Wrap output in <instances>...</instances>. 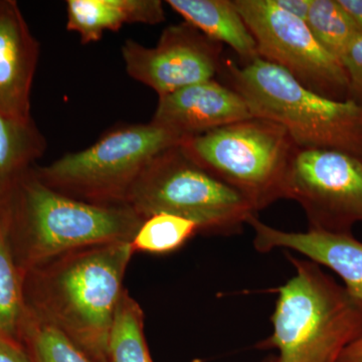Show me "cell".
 Returning a JSON list of instances; mask_svg holds the SVG:
<instances>
[{
  "mask_svg": "<svg viewBox=\"0 0 362 362\" xmlns=\"http://www.w3.org/2000/svg\"><path fill=\"white\" fill-rule=\"evenodd\" d=\"M133 252L131 242L94 245L25 272L26 307L63 331L93 361L109 362V334Z\"/></svg>",
  "mask_w": 362,
  "mask_h": 362,
  "instance_id": "obj_1",
  "label": "cell"
},
{
  "mask_svg": "<svg viewBox=\"0 0 362 362\" xmlns=\"http://www.w3.org/2000/svg\"><path fill=\"white\" fill-rule=\"evenodd\" d=\"M0 206L23 274L82 247L132 242L144 221L126 204H92L59 192L40 180L33 168Z\"/></svg>",
  "mask_w": 362,
  "mask_h": 362,
  "instance_id": "obj_2",
  "label": "cell"
},
{
  "mask_svg": "<svg viewBox=\"0 0 362 362\" xmlns=\"http://www.w3.org/2000/svg\"><path fill=\"white\" fill-rule=\"evenodd\" d=\"M288 259L295 275L279 287L273 333L262 343L278 354L265 362H338L362 334V306L314 262Z\"/></svg>",
  "mask_w": 362,
  "mask_h": 362,
  "instance_id": "obj_3",
  "label": "cell"
},
{
  "mask_svg": "<svg viewBox=\"0 0 362 362\" xmlns=\"http://www.w3.org/2000/svg\"><path fill=\"white\" fill-rule=\"evenodd\" d=\"M223 66L252 115L280 124L298 148L338 150L362 158V105L324 97L259 57L242 66L233 61Z\"/></svg>",
  "mask_w": 362,
  "mask_h": 362,
  "instance_id": "obj_4",
  "label": "cell"
},
{
  "mask_svg": "<svg viewBox=\"0 0 362 362\" xmlns=\"http://www.w3.org/2000/svg\"><path fill=\"white\" fill-rule=\"evenodd\" d=\"M180 147L237 190L256 213L285 199L286 178L298 149L283 126L259 117L185 138Z\"/></svg>",
  "mask_w": 362,
  "mask_h": 362,
  "instance_id": "obj_5",
  "label": "cell"
},
{
  "mask_svg": "<svg viewBox=\"0 0 362 362\" xmlns=\"http://www.w3.org/2000/svg\"><path fill=\"white\" fill-rule=\"evenodd\" d=\"M143 218L166 213L197 223L202 233L233 235L256 211L233 187L195 163L181 149L171 147L153 159L125 199Z\"/></svg>",
  "mask_w": 362,
  "mask_h": 362,
  "instance_id": "obj_6",
  "label": "cell"
},
{
  "mask_svg": "<svg viewBox=\"0 0 362 362\" xmlns=\"http://www.w3.org/2000/svg\"><path fill=\"white\" fill-rule=\"evenodd\" d=\"M182 140L152 122L121 126L92 146L33 170L49 187L81 201L125 204L131 188L150 162Z\"/></svg>",
  "mask_w": 362,
  "mask_h": 362,
  "instance_id": "obj_7",
  "label": "cell"
},
{
  "mask_svg": "<svg viewBox=\"0 0 362 362\" xmlns=\"http://www.w3.org/2000/svg\"><path fill=\"white\" fill-rule=\"evenodd\" d=\"M251 32L259 58L280 66L313 92L347 100L349 80L341 62L317 42L304 21L273 0H233Z\"/></svg>",
  "mask_w": 362,
  "mask_h": 362,
  "instance_id": "obj_8",
  "label": "cell"
},
{
  "mask_svg": "<svg viewBox=\"0 0 362 362\" xmlns=\"http://www.w3.org/2000/svg\"><path fill=\"white\" fill-rule=\"evenodd\" d=\"M285 199L303 209L310 230L351 233L362 223V158L338 150L298 148Z\"/></svg>",
  "mask_w": 362,
  "mask_h": 362,
  "instance_id": "obj_9",
  "label": "cell"
},
{
  "mask_svg": "<svg viewBox=\"0 0 362 362\" xmlns=\"http://www.w3.org/2000/svg\"><path fill=\"white\" fill-rule=\"evenodd\" d=\"M221 51L223 45L187 21L166 28L156 47L127 40L121 49L128 75L158 97L214 80L223 70Z\"/></svg>",
  "mask_w": 362,
  "mask_h": 362,
  "instance_id": "obj_10",
  "label": "cell"
},
{
  "mask_svg": "<svg viewBox=\"0 0 362 362\" xmlns=\"http://www.w3.org/2000/svg\"><path fill=\"white\" fill-rule=\"evenodd\" d=\"M252 117L239 93L214 78L159 97L151 122L185 139Z\"/></svg>",
  "mask_w": 362,
  "mask_h": 362,
  "instance_id": "obj_11",
  "label": "cell"
},
{
  "mask_svg": "<svg viewBox=\"0 0 362 362\" xmlns=\"http://www.w3.org/2000/svg\"><path fill=\"white\" fill-rule=\"evenodd\" d=\"M254 230V247L269 252L290 250L337 274L350 296L362 306V243L351 233H337L310 230L285 232L266 225L257 216L250 218Z\"/></svg>",
  "mask_w": 362,
  "mask_h": 362,
  "instance_id": "obj_12",
  "label": "cell"
},
{
  "mask_svg": "<svg viewBox=\"0 0 362 362\" xmlns=\"http://www.w3.org/2000/svg\"><path fill=\"white\" fill-rule=\"evenodd\" d=\"M40 44L18 2L0 0V114L28 122Z\"/></svg>",
  "mask_w": 362,
  "mask_h": 362,
  "instance_id": "obj_13",
  "label": "cell"
},
{
  "mask_svg": "<svg viewBox=\"0 0 362 362\" xmlns=\"http://www.w3.org/2000/svg\"><path fill=\"white\" fill-rule=\"evenodd\" d=\"M66 28L83 44L98 42L126 23L157 25L165 20L160 0H68Z\"/></svg>",
  "mask_w": 362,
  "mask_h": 362,
  "instance_id": "obj_14",
  "label": "cell"
},
{
  "mask_svg": "<svg viewBox=\"0 0 362 362\" xmlns=\"http://www.w3.org/2000/svg\"><path fill=\"white\" fill-rule=\"evenodd\" d=\"M173 11L207 37L228 45L246 61L258 57L251 32L230 0H168Z\"/></svg>",
  "mask_w": 362,
  "mask_h": 362,
  "instance_id": "obj_15",
  "label": "cell"
},
{
  "mask_svg": "<svg viewBox=\"0 0 362 362\" xmlns=\"http://www.w3.org/2000/svg\"><path fill=\"white\" fill-rule=\"evenodd\" d=\"M45 148L47 141L33 120L23 122L0 114V206Z\"/></svg>",
  "mask_w": 362,
  "mask_h": 362,
  "instance_id": "obj_16",
  "label": "cell"
},
{
  "mask_svg": "<svg viewBox=\"0 0 362 362\" xmlns=\"http://www.w3.org/2000/svg\"><path fill=\"white\" fill-rule=\"evenodd\" d=\"M25 312L23 275L16 264L4 216L0 228V333L21 341Z\"/></svg>",
  "mask_w": 362,
  "mask_h": 362,
  "instance_id": "obj_17",
  "label": "cell"
},
{
  "mask_svg": "<svg viewBox=\"0 0 362 362\" xmlns=\"http://www.w3.org/2000/svg\"><path fill=\"white\" fill-rule=\"evenodd\" d=\"M20 339L32 362H94L63 331L28 307Z\"/></svg>",
  "mask_w": 362,
  "mask_h": 362,
  "instance_id": "obj_18",
  "label": "cell"
},
{
  "mask_svg": "<svg viewBox=\"0 0 362 362\" xmlns=\"http://www.w3.org/2000/svg\"><path fill=\"white\" fill-rule=\"evenodd\" d=\"M109 362H153L144 334V314L124 291L117 306L108 341Z\"/></svg>",
  "mask_w": 362,
  "mask_h": 362,
  "instance_id": "obj_19",
  "label": "cell"
},
{
  "mask_svg": "<svg viewBox=\"0 0 362 362\" xmlns=\"http://www.w3.org/2000/svg\"><path fill=\"white\" fill-rule=\"evenodd\" d=\"M199 232L194 221L175 214H156L143 221L131 244L134 252L165 255L180 249Z\"/></svg>",
  "mask_w": 362,
  "mask_h": 362,
  "instance_id": "obj_20",
  "label": "cell"
},
{
  "mask_svg": "<svg viewBox=\"0 0 362 362\" xmlns=\"http://www.w3.org/2000/svg\"><path fill=\"white\" fill-rule=\"evenodd\" d=\"M305 23L317 42L339 59L359 33L337 0H311Z\"/></svg>",
  "mask_w": 362,
  "mask_h": 362,
  "instance_id": "obj_21",
  "label": "cell"
},
{
  "mask_svg": "<svg viewBox=\"0 0 362 362\" xmlns=\"http://www.w3.org/2000/svg\"><path fill=\"white\" fill-rule=\"evenodd\" d=\"M340 62L349 80L347 99L362 105V33L352 40Z\"/></svg>",
  "mask_w": 362,
  "mask_h": 362,
  "instance_id": "obj_22",
  "label": "cell"
},
{
  "mask_svg": "<svg viewBox=\"0 0 362 362\" xmlns=\"http://www.w3.org/2000/svg\"><path fill=\"white\" fill-rule=\"evenodd\" d=\"M0 362H32L23 343L0 333Z\"/></svg>",
  "mask_w": 362,
  "mask_h": 362,
  "instance_id": "obj_23",
  "label": "cell"
},
{
  "mask_svg": "<svg viewBox=\"0 0 362 362\" xmlns=\"http://www.w3.org/2000/svg\"><path fill=\"white\" fill-rule=\"evenodd\" d=\"M274 4L286 13L306 21L311 0H273Z\"/></svg>",
  "mask_w": 362,
  "mask_h": 362,
  "instance_id": "obj_24",
  "label": "cell"
},
{
  "mask_svg": "<svg viewBox=\"0 0 362 362\" xmlns=\"http://www.w3.org/2000/svg\"><path fill=\"white\" fill-rule=\"evenodd\" d=\"M359 33H362V0H337Z\"/></svg>",
  "mask_w": 362,
  "mask_h": 362,
  "instance_id": "obj_25",
  "label": "cell"
},
{
  "mask_svg": "<svg viewBox=\"0 0 362 362\" xmlns=\"http://www.w3.org/2000/svg\"><path fill=\"white\" fill-rule=\"evenodd\" d=\"M338 362H362V334L343 350Z\"/></svg>",
  "mask_w": 362,
  "mask_h": 362,
  "instance_id": "obj_26",
  "label": "cell"
},
{
  "mask_svg": "<svg viewBox=\"0 0 362 362\" xmlns=\"http://www.w3.org/2000/svg\"><path fill=\"white\" fill-rule=\"evenodd\" d=\"M4 209H2V207L0 206V228H1L2 223H4Z\"/></svg>",
  "mask_w": 362,
  "mask_h": 362,
  "instance_id": "obj_27",
  "label": "cell"
}]
</instances>
